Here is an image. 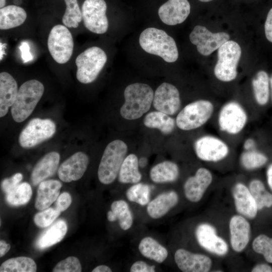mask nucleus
<instances>
[{
	"label": "nucleus",
	"mask_w": 272,
	"mask_h": 272,
	"mask_svg": "<svg viewBox=\"0 0 272 272\" xmlns=\"http://www.w3.org/2000/svg\"><path fill=\"white\" fill-rule=\"evenodd\" d=\"M32 194L30 185L27 182L20 183L14 189L6 194L7 202L13 206H20L28 203Z\"/></svg>",
	"instance_id": "c9c22d12"
},
{
	"label": "nucleus",
	"mask_w": 272,
	"mask_h": 272,
	"mask_svg": "<svg viewBox=\"0 0 272 272\" xmlns=\"http://www.w3.org/2000/svg\"><path fill=\"white\" fill-rule=\"evenodd\" d=\"M174 260L178 267L183 272H207L212 265V261L208 256L192 253L183 248L176 251Z\"/></svg>",
	"instance_id": "dca6fc26"
},
{
	"label": "nucleus",
	"mask_w": 272,
	"mask_h": 272,
	"mask_svg": "<svg viewBox=\"0 0 272 272\" xmlns=\"http://www.w3.org/2000/svg\"><path fill=\"white\" fill-rule=\"evenodd\" d=\"M144 124L147 127L158 129L163 133L168 134L173 131L175 121L169 115L157 111L148 113L144 118Z\"/></svg>",
	"instance_id": "7c9ffc66"
},
{
	"label": "nucleus",
	"mask_w": 272,
	"mask_h": 272,
	"mask_svg": "<svg viewBox=\"0 0 272 272\" xmlns=\"http://www.w3.org/2000/svg\"><path fill=\"white\" fill-rule=\"evenodd\" d=\"M196 240L202 248L215 254L223 256L228 251L226 242L217 234L215 227L208 223L198 225L195 231Z\"/></svg>",
	"instance_id": "2eb2a0df"
},
{
	"label": "nucleus",
	"mask_w": 272,
	"mask_h": 272,
	"mask_svg": "<svg viewBox=\"0 0 272 272\" xmlns=\"http://www.w3.org/2000/svg\"><path fill=\"white\" fill-rule=\"evenodd\" d=\"M213 180L211 171L203 167L199 168L194 175L188 177L184 184L186 198L191 202H198Z\"/></svg>",
	"instance_id": "f3484780"
},
{
	"label": "nucleus",
	"mask_w": 272,
	"mask_h": 272,
	"mask_svg": "<svg viewBox=\"0 0 272 272\" xmlns=\"http://www.w3.org/2000/svg\"><path fill=\"white\" fill-rule=\"evenodd\" d=\"M266 177L268 186L272 190V163L268 166L267 169Z\"/></svg>",
	"instance_id": "3c124183"
},
{
	"label": "nucleus",
	"mask_w": 272,
	"mask_h": 272,
	"mask_svg": "<svg viewBox=\"0 0 272 272\" xmlns=\"http://www.w3.org/2000/svg\"><path fill=\"white\" fill-rule=\"evenodd\" d=\"M10 244L1 240L0 241V257H2L6 254L10 250Z\"/></svg>",
	"instance_id": "8fccbe9b"
},
{
	"label": "nucleus",
	"mask_w": 272,
	"mask_h": 272,
	"mask_svg": "<svg viewBox=\"0 0 272 272\" xmlns=\"http://www.w3.org/2000/svg\"><path fill=\"white\" fill-rule=\"evenodd\" d=\"M18 92L17 83L8 73L0 74V117L8 113L10 107L14 104Z\"/></svg>",
	"instance_id": "b1692460"
},
{
	"label": "nucleus",
	"mask_w": 272,
	"mask_h": 272,
	"mask_svg": "<svg viewBox=\"0 0 272 272\" xmlns=\"http://www.w3.org/2000/svg\"><path fill=\"white\" fill-rule=\"evenodd\" d=\"M6 0H0V8H2L5 6Z\"/></svg>",
	"instance_id": "6e6d98bb"
},
{
	"label": "nucleus",
	"mask_w": 272,
	"mask_h": 272,
	"mask_svg": "<svg viewBox=\"0 0 272 272\" xmlns=\"http://www.w3.org/2000/svg\"><path fill=\"white\" fill-rule=\"evenodd\" d=\"M27 18V13L16 5L5 6L0 9V29L8 30L20 26Z\"/></svg>",
	"instance_id": "bb28decb"
},
{
	"label": "nucleus",
	"mask_w": 272,
	"mask_h": 272,
	"mask_svg": "<svg viewBox=\"0 0 272 272\" xmlns=\"http://www.w3.org/2000/svg\"><path fill=\"white\" fill-rule=\"evenodd\" d=\"M179 174L178 165L170 161H163L156 164L150 172L151 179L157 183L173 182L178 178Z\"/></svg>",
	"instance_id": "cd10ccee"
},
{
	"label": "nucleus",
	"mask_w": 272,
	"mask_h": 272,
	"mask_svg": "<svg viewBox=\"0 0 272 272\" xmlns=\"http://www.w3.org/2000/svg\"><path fill=\"white\" fill-rule=\"evenodd\" d=\"M198 1L201 2H209L213 0H198Z\"/></svg>",
	"instance_id": "bf43d9fd"
},
{
	"label": "nucleus",
	"mask_w": 272,
	"mask_h": 272,
	"mask_svg": "<svg viewBox=\"0 0 272 272\" xmlns=\"http://www.w3.org/2000/svg\"><path fill=\"white\" fill-rule=\"evenodd\" d=\"M17 1H16V0H14V2H15V3H16L17 4H20L21 3H20V2H22L21 0H17Z\"/></svg>",
	"instance_id": "13d9d810"
},
{
	"label": "nucleus",
	"mask_w": 272,
	"mask_h": 272,
	"mask_svg": "<svg viewBox=\"0 0 272 272\" xmlns=\"http://www.w3.org/2000/svg\"><path fill=\"white\" fill-rule=\"evenodd\" d=\"M252 86L255 100L261 106L267 104L269 96V79L264 71H259L252 80Z\"/></svg>",
	"instance_id": "2f4dec72"
},
{
	"label": "nucleus",
	"mask_w": 272,
	"mask_h": 272,
	"mask_svg": "<svg viewBox=\"0 0 272 272\" xmlns=\"http://www.w3.org/2000/svg\"><path fill=\"white\" fill-rule=\"evenodd\" d=\"M107 59L106 54L99 47L93 46L86 49L78 55L75 61L78 80L83 84L94 82L104 67Z\"/></svg>",
	"instance_id": "39448f33"
},
{
	"label": "nucleus",
	"mask_w": 272,
	"mask_h": 272,
	"mask_svg": "<svg viewBox=\"0 0 272 272\" xmlns=\"http://www.w3.org/2000/svg\"><path fill=\"white\" fill-rule=\"evenodd\" d=\"M153 104L158 111L169 115L175 114L181 106L178 90L170 83H163L154 93Z\"/></svg>",
	"instance_id": "4468645a"
},
{
	"label": "nucleus",
	"mask_w": 272,
	"mask_h": 272,
	"mask_svg": "<svg viewBox=\"0 0 272 272\" xmlns=\"http://www.w3.org/2000/svg\"><path fill=\"white\" fill-rule=\"evenodd\" d=\"M72 35L66 26L57 25L52 27L47 39L48 50L57 63L63 64L71 58L73 52Z\"/></svg>",
	"instance_id": "6e6552de"
},
{
	"label": "nucleus",
	"mask_w": 272,
	"mask_h": 272,
	"mask_svg": "<svg viewBox=\"0 0 272 272\" xmlns=\"http://www.w3.org/2000/svg\"><path fill=\"white\" fill-rule=\"evenodd\" d=\"M196 156L206 162H217L226 158L230 152L227 143L222 139L211 135L198 138L194 143Z\"/></svg>",
	"instance_id": "f8f14e48"
},
{
	"label": "nucleus",
	"mask_w": 272,
	"mask_h": 272,
	"mask_svg": "<svg viewBox=\"0 0 272 272\" xmlns=\"http://www.w3.org/2000/svg\"><path fill=\"white\" fill-rule=\"evenodd\" d=\"M139 43L146 52L160 56L167 62H173L178 57L174 39L162 30L150 27L140 34Z\"/></svg>",
	"instance_id": "f03ea898"
},
{
	"label": "nucleus",
	"mask_w": 272,
	"mask_h": 272,
	"mask_svg": "<svg viewBox=\"0 0 272 272\" xmlns=\"http://www.w3.org/2000/svg\"><path fill=\"white\" fill-rule=\"evenodd\" d=\"M131 272H154L155 266L150 265L144 261L139 260L134 262L130 268Z\"/></svg>",
	"instance_id": "a18cd8bd"
},
{
	"label": "nucleus",
	"mask_w": 272,
	"mask_h": 272,
	"mask_svg": "<svg viewBox=\"0 0 272 272\" xmlns=\"http://www.w3.org/2000/svg\"><path fill=\"white\" fill-rule=\"evenodd\" d=\"M252 247L255 252L262 254L267 262L272 263V238L260 234L254 239Z\"/></svg>",
	"instance_id": "ea45409f"
},
{
	"label": "nucleus",
	"mask_w": 272,
	"mask_h": 272,
	"mask_svg": "<svg viewBox=\"0 0 272 272\" xmlns=\"http://www.w3.org/2000/svg\"><path fill=\"white\" fill-rule=\"evenodd\" d=\"M248 188L256 203L258 210L272 206V194L266 190L263 183L260 180H252Z\"/></svg>",
	"instance_id": "f704fd0d"
},
{
	"label": "nucleus",
	"mask_w": 272,
	"mask_h": 272,
	"mask_svg": "<svg viewBox=\"0 0 272 272\" xmlns=\"http://www.w3.org/2000/svg\"><path fill=\"white\" fill-rule=\"evenodd\" d=\"M229 229L232 249L236 252H241L249 241L250 224L243 217L234 215L230 219Z\"/></svg>",
	"instance_id": "aec40b11"
},
{
	"label": "nucleus",
	"mask_w": 272,
	"mask_h": 272,
	"mask_svg": "<svg viewBox=\"0 0 272 272\" xmlns=\"http://www.w3.org/2000/svg\"><path fill=\"white\" fill-rule=\"evenodd\" d=\"M67 226L65 221L60 219L53 224L38 237L36 246L44 249L59 242L65 235Z\"/></svg>",
	"instance_id": "a878e982"
},
{
	"label": "nucleus",
	"mask_w": 272,
	"mask_h": 272,
	"mask_svg": "<svg viewBox=\"0 0 272 272\" xmlns=\"http://www.w3.org/2000/svg\"><path fill=\"white\" fill-rule=\"evenodd\" d=\"M127 152V145L121 140H114L107 145L98 169V177L101 183L109 184L115 180Z\"/></svg>",
	"instance_id": "20e7f679"
},
{
	"label": "nucleus",
	"mask_w": 272,
	"mask_h": 272,
	"mask_svg": "<svg viewBox=\"0 0 272 272\" xmlns=\"http://www.w3.org/2000/svg\"><path fill=\"white\" fill-rule=\"evenodd\" d=\"M255 142L253 139L248 138L245 140L243 147L245 151H249L255 149Z\"/></svg>",
	"instance_id": "09e8293b"
},
{
	"label": "nucleus",
	"mask_w": 272,
	"mask_h": 272,
	"mask_svg": "<svg viewBox=\"0 0 272 272\" xmlns=\"http://www.w3.org/2000/svg\"><path fill=\"white\" fill-rule=\"evenodd\" d=\"M37 265L33 259L20 256L10 258L0 266L1 272H35Z\"/></svg>",
	"instance_id": "473e14b6"
},
{
	"label": "nucleus",
	"mask_w": 272,
	"mask_h": 272,
	"mask_svg": "<svg viewBox=\"0 0 272 272\" xmlns=\"http://www.w3.org/2000/svg\"><path fill=\"white\" fill-rule=\"evenodd\" d=\"M230 38L225 32L212 33L206 27L197 25L189 35L190 42L196 46L197 51L201 54L208 56L219 49Z\"/></svg>",
	"instance_id": "ddd939ff"
},
{
	"label": "nucleus",
	"mask_w": 272,
	"mask_h": 272,
	"mask_svg": "<svg viewBox=\"0 0 272 272\" xmlns=\"http://www.w3.org/2000/svg\"><path fill=\"white\" fill-rule=\"evenodd\" d=\"M139 163L138 157L134 154L126 156L118 175V181L122 183L135 184L140 181L142 175L139 169Z\"/></svg>",
	"instance_id": "c756f323"
},
{
	"label": "nucleus",
	"mask_w": 272,
	"mask_h": 272,
	"mask_svg": "<svg viewBox=\"0 0 272 272\" xmlns=\"http://www.w3.org/2000/svg\"><path fill=\"white\" fill-rule=\"evenodd\" d=\"M248 120L247 112L238 102L230 101L221 108L218 122L221 131L231 135L240 133Z\"/></svg>",
	"instance_id": "9d476101"
},
{
	"label": "nucleus",
	"mask_w": 272,
	"mask_h": 272,
	"mask_svg": "<svg viewBox=\"0 0 272 272\" xmlns=\"http://www.w3.org/2000/svg\"><path fill=\"white\" fill-rule=\"evenodd\" d=\"M59 159V154L56 152H51L44 156L33 169L31 175L32 184L36 185L52 176L57 169Z\"/></svg>",
	"instance_id": "4be33fe9"
},
{
	"label": "nucleus",
	"mask_w": 272,
	"mask_h": 272,
	"mask_svg": "<svg viewBox=\"0 0 272 272\" xmlns=\"http://www.w3.org/2000/svg\"><path fill=\"white\" fill-rule=\"evenodd\" d=\"M178 200V194L175 191L163 192L149 202L147 207V213L152 219L161 218L174 207Z\"/></svg>",
	"instance_id": "5701e85b"
},
{
	"label": "nucleus",
	"mask_w": 272,
	"mask_h": 272,
	"mask_svg": "<svg viewBox=\"0 0 272 272\" xmlns=\"http://www.w3.org/2000/svg\"><path fill=\"white\" fill-rule=\"evenodd\" d=\"M106 10L107 5L104 0H85L82 7V14L85 27L96 34L105 33L108 28Z\"/></svg>",
	"instance_id": "9b49d317"
},
{
	"label": "nucleus",
	"mask_w": 272,
	"mask_h": 272,
	"mask_svg": "<svg viewBox=\"0 0 272 272\" xmlns=\"http://www.w3.org/2000/svg\"><path fill=\"white\" fill-rule=\"evenodd\" d=\"M154 91L146 84L135 83L127 86L124 91L125 102L120 108L122 117L134 120L142 117L151 108Z\"/></svg>",
	"instance_id": "f257e3e1"
},
{
	"label": "nucleus",
	"mask_w": 272,
	"mask_h": 272,
	"mask_svg": "<svg viewBox=\"0 0 272 272\" xmlns=\"http://www.w3.org/2000/svg\"><path fill=\"white\" fill-rule=\"evenodd\" d=\"M139 166L143 167L146 165V163H147V160L146 159L143 158L141 159L139 161Z\"/></svg>",
	"instance_id": "5fc2aeb1"
},
{
	"label": "nucleus",
	"mask_w": 272,
	"mask_h": 272,
	"mask_svg": "<svg viewBox=\"0 0 272 272\" xmlns=\"http://www.w3.org/2000/svg\"><path fill=\"white\" fill-rule=\"evenodd\" d=\"M252 272H272V267L266 263H259L255 265L251 270Z\"/></svg>",
	"instance_id": "de8ad7c7"
},
{
	"label": "nucleus",
	"mask_w": 272,
	"mask_h": 272,
	"mask_svg": "<svg viewBox=\"0 0 272 272\" xmlns=\"http://www.w3.org/2000/svg\"><path fill=\"white\" fill-rule=\"evenodd\" d=\"M23 179V175L17 173L10 178H6L2 182V188L6 194L14 189Z\"/></svg>",
	"instance_id": "37998d69"
},
{
	"label": "nucleus",
	"mask_w": 272,
	"mask_h": 272,
	"mask_svg": "<svg viewBox=\"0 0 272 272\" xmlns=\"http://www.w3.org/2000/svg\"><path fill=\"white\" fill-rule=\"evenodd\" d=\"M214 104L207 100H198L186 105L178 114L176 123L183 130L199 128L207 123L212 116Z\"/></svg>",
	"instance_id": "423d86ee"
},
{
	"label": "nucleus",
	"mask_w": 272,
	"mask_h": 272,
	"mask_svg": "<svg viewBox=\"0 0 272 272\" xmlns=\"http://www.w3.org/2000/svg\"><path fill=\"white\" fill-rule=\"evenodd\" d=\"M151 188L148 184L137 183L130 186L126 192L127 199L144 206L150 202Z\"/></svg>",
	"instance_id": "e433bc0d"
},
{
	"label": "nucleus",
	"mask_w": 272,
	"mask_h": 272,
	"mask_svg": "<svg viewBox=\"0 0 272 272\" xmlns=\"http://www.w3.org/2000/svg\"><path fill=\"white\" fill-rule=\"evenodd\" d=\"M72 203V197L67 192H63L58 196L55 203V208L60 212L66 210Z\"/></svg>",
	"instance_id": "c03bdc74"
},
{
	"label": "nucleus",
	"mask_w": 272,
	"mask_h": 272,
	"mask_svg": "<svg viewBox=\"0 0 272 272\" xmlns=\"http://www.w3.org/2000/svg\"><path fill=\"white\" fill-rule=\"evenodd\" d=\"M56 125L50 119H32L20 134L19 143L24 148L34 147L51 138L55 133Z\"/></svg>",
	"instance_id": "1a4fd4ad"
},
{
	"label": "nucleus",
	"mask_w": 272,
	"mask_h": 272,
	"mask_svg": "<svg viewBox=\"0 0 272 272\" xmlns=\"http://www.w3.org/2000/svg\"><path fill=\"white\" fill-rule=\"evenodd\" d=\"M107 218L108 220L110 222H115L116 221L115 216L111 210L107 212Z\"/></svg>",
	"instance_id": "864d4df0"
},
{
	"label": "nucleus",
	"mask_w": 272,
	"mask_h": 272,
	"mask_svg": "<svg viewBox=\"0 0 272 272\" xmlns=\"http://www.w3.org/2000/svg\"><path fill=\"white\" fill-rule=\"evenodd\" d=\"M89 157L84 153L78 152L65 160L58 169L59 179L64 182L80 179L85 172L89 164Z\"/></svg>",
	"instance_id": "a211bd4d"
},
{
	"label": "nucleus",
	"mask_w": 272,
	"mask_h": 272,
	"mask_svg": "<svg viewBox=\"0 0 272 272\" xmlns=\"http://www.w3.org/2000/svg\"><path fill=\"white\" fill-rule=\"evenodd\" d=\"M232 194L237 212L248 219H254L258 209L249 188L242 183L238 182L234 186Z\"/></svg>",
	"instance_id": "412c9836"
},
{
	"label": "nucleus",
	"mask_w": 272,
	"mask_h": 272,
	"mask_svg": "<svg viewBox=\"0 0 272 272\" xmlns=\"http://www.w3.org/2000/svg\"><path fill=\"white\" fill-rule=\"evenodd\" d=\"M66 5L65 13L62 18L64 25L69 28H77L82 20L77 0H64Z\"/></svg>",
	"instance_id": "58836bf2"
},
{
	"label": "nucleus",
	"mask_w": 272,
	"mask_h": 272,
	"mask_svg": "<svg viewBox=\"0 0 272 272\" xmlns=\"http://www.w3.org/2000/svg\"><path fill=\"white\" fill-rule=\"evenodd\" d=\"M240 160L244 168L251 170L263 166L267 162L268 159L263 153L253 149L244 151L240 156Z\"/></svg>",
	"instance_id": "4c0bfd02"
},
{
	"label": "nucleus",
	"mask_w": 272,
	"mask_h": 272,
	"mask_svg": "<svg viewBox=\"0 0 272 272\" xmlns=\"http://www.w3.org/2000/svg\"><path fill=\"white\" fill-rule=\"evenodd\" d=\"M269 81H270V87H271V98H272V76L271 77Z\"/></svg>",
	"instance_id": "4d7b16f0"
},
{
	"label": "nucleus",
	"mask_w": 272,
	"mask_h": 272,
	"mask_svg": "<svg viewBox=\"0 0 272 272\" xmlns=\"http://www.w3.org/2000/svg\"><path fill=\"white\" fill-rule=\"evenodd\" d=\"M116 220L118 221L120 228L124 231L131 228L133 223V217L128 203L124 200L114 201L111 205Z\"/></svg>",
	"instance_id": "72a5a7b5"
},
{
	"label": "nucleus",
	"mask_w": 272,
	"mask_h": 272,
	"mask_svg": "<svg viewBox=\"0 0 272 272\" xmlns=\"http://www.w3.org/2000/svg\"><path fill=\"white\" fill-rule=\"evenodd\" d=\"M52 271L53 272H81L82 266L78 258L70 256L58 262Z\"/></svg>",
	"instance_id": "79ce46f5"
},
{
	"label": "nucleus",
	"mask_w": 272,
	"mask_h": 272,
	"mask_svg": "<svg viewBox=\"0 0 272 272\" xmlns=\"http://www.w3.org/2000/svg\"><path fill=\"white\" fill-rule=\"evenodd\" d=\"M92 272H111V269L108 266L100 265L96 266L92 270Z\"/></svg>",
	"instance_id": "603ef678"
},
{
	"label": "nucleus",
	"mask_w": 272,
	"mask_h": 272,
	"mask_svg": "<svg viewBox=\"0 0 272 272\" xmlns=\"http://www.w3.org/2000/svg\"><path fill=\"white\" fill-rule=\"evenodd\" d=\"M241 55V49L235 41L228 40L218 49V60L214 74L219 80L228 82L237 77V67Z\"/></svg>",
	"instance_id": "0eeeda50"
},
{
	"label": "nucleus",
	"mask_w": 272,
	"mask_h": 272,
	"mask_svg": "<svg viewBox=\"0 0 272 272\" xmlns=\"http://www.w3.org/2000/svg\"><path fill=\"white\" fill-rule=\"evenodd\" d=\"M44 91L42 83L35 79L24 83L19 88L15 101L11 107L14 121L21 122L32 113Z\"/></svg>",
	"instance_id": "7ed1b4c3"
},
{
	"label": "nucleus",
	"mask_w": 272,
	"mask_h": 272,
	"mask_svg": "<svg viewBox=\"0 0 272 272\" xmlns=\"http://www.w3.org/2000/svg\"><path fill=\"white\" fill-rule=\"evenodd\" d=\"M139 250L143 256L159 263L164 262L168 255L167 249L151 237L141 240Z\"/></svg>",
	"instance_id": "c85d7f7f"
},
{
	"label": "nucleus",
	"mask_w": 272,
	"mask_h": 272,
	"mask_svg": "<svg viewBox=\"0 0 272 272\" xmlns=\"http://www.w3.org/2000/svg\"><path fill=\"white\" fill-rule=\"evenodd\" d=\"M264 32L266 39L272 43V8L269 11L264 23Z\"/></svg>",
	"instance_id": "49530a36"
},
{
	"label": "nucleus",
	"mask_w": 272,
	"mask_h": 272,
	"mask_svg": "<svg viewBox=\"0 0 272 272\" xmlns=\"http://www.w3.org/2000/svg\"><path fill=\"white\" fill-rule=\"evenodd\" d=\"M190 12L188 0H168L158 10V15L165 24L175 25L183 22Z\"/></svg>",
	"instance_id": "6ab92c4d"
},
{
	"label": "nucleus",
	"mask_w": 272,
	"mask_h": 272,
	"mask_svg": "<svg viewBox=\"0 0 272 272\" xmlns=\"http://www.w3.org/2000/svg\"><path fill=\"white\" fill-rule=\"evenodd\" d=\"M62 184L57 180H44L39 183L35 202V208L42 211L49 208L59 195Z\"/></svg>",
	"instance_id": "393cba45"
},
{
	"label": "nucleus",
	"mask_w": 272,
	"mask_h": 272,
	"mask_svg": "<svg viewBox=\"0 0 272 272\" xmlns=\"http://www.w3.org/2000/svg\"><path fill=\"white\" fill-rule=\"evenodd\" d=\"M60 213L55 208L49 207L37 213L34 217V222L38 227H47L55 221Z\"/></svg>",
	"instance_id": "a19ab883"
}]
</instances>
